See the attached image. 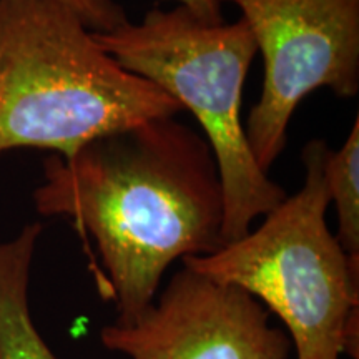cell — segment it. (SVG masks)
Instances as JSON below:
<instances>
[{
  "label": "cell",
  "instance_id": "cell-1",
  "mask_svg": "<svg viewBox=\"0 0 359 359\" xmlns=\"http://www.w3.org/2000/svg\"><path fill=\"white\" fill-rule=\"evenodd\" d=\"M43 217H65L97 246L98 286L130 325L155 302L178 259L222 248L223 188L203 135L175 116L95 138L43 161L34 193Z\"/></svg>",
  "mask_w": 359,
  "mask_h": 359
},
{
  "label": "cell",
  "instance_id": "cell-2",
  "mask_svg": "<svg viewBox=\"0 0 359 359\" xmlns=\"http://www.w3.org/2000/svg\"><path fill=\"white\" fill-rule=\"evenodd\" d=\"M182 105L125 70L60 0H0V151L42 148L70 158L103 135Z\"/></svg>",
  "mask_w": 359,
  "mask_h": 359
},
{
  "label": "cell",
  "instance_id": "cell-3",
  "mask_svg": "<svg viewBox=\"0 0 359 359\" xmlns=\"http://www.w3.org/2000/svg\"><path fill=\"white\" fill-rule=\"evenodd\" d=\"M330 147L311 140L302 190L263 217L257 230L183 266L241 288L276 314L296 359H358L359 258L349 257L326 223Z\"/></svg>",
  "mask_w": 359,
  "mask_h": 359
},
{
  "label": "cell",
  "instance_id": "cell-4",
  "mask_svg": "<svg viewBox=\"0 0 359 359\" xmlns=\"http://www.w3.org/2000/svg\"><path fill=\"white\" fill-rule=\"evenodd\" d=\"M93 35L125 70L158 85L196 118L222 180L224 245L286 198L255 161L241 122L245 82L258 53L243 19L208 24L185 7H154L138 24Z\"/></svg>",
  "mask_w": 359,
  "mask_h": 359
},
{
  "label": "cell",
  "instance_id": "cell-5",
  "mask_svg": "<svg viewBox=\"0 0 359 359\" xmlns=\"http://www.w3.org/2000/svg\"><path fill=\"white\" fill-rule=\"evenodd\" d=\"M240 8L262 53V95L245 123L264 173L285 150L288 127L304 97L330 88L359 90V0H219Z\"/></svg>",
  "mask_w": 359,
  "mask_h": 359
},
{
  "label": "cell",
  "instance_id": "cell-6",
  "mask_svg": "<svg viewBox=\"0 0 359 359\" xmlns=\"http://www.w3.org/2000/svg\"><path fill=\"white\" fill-rule=\"evenodd\" d=\"M100 341L130 359H288L291 351L258 299L187 266L133 323L103 327Z\"/></svg>",
  "mask_w": 359,
  "mask_h": 359
},
{
  "label": "cell",
  "instance_id": "cell-7",
  "mask_svg": "<svg viewBox=\"0 0 359 359\" xmlns=\"http://www.w3.org/2000/svg\"><path fill=\"white\" fill-rule=\"evenodd\" d=\"M42 224L30 223L0 243V359H58L40 336L29 306L30 268Z\"/></svg>",
  "mask_w": 359,
  "mask_h": 359
},
{
  "label": "cell",
  "instance_id": "cell-8",
  "mask_svg": "<svg viewBox=\"0 0 359 359\" xmlns=\"http://www.w3.org/2000/svg\"><path fill=\"white\" fill-rule=\"evenodd\" d=\"M330 201L338 217L336 240L349 257L359 258V116H354L346 142L339 150L330 148L325 160Z\"/></svg>",
  "mask_w": 359,
  "mask_h": 359
},
{
  "label": "cell",
  "instance_id": "cell-9",
  "mask_svg": "<svg viewBox=\"0 0 359 359\" xmlns=\"http://www.w3.org/2000/svg\"><path fill=\"white\" fill-rule=\"evenodd\" d=\"M77 12L92 32H111L128 22L125 8L115 0H60Z\"/></svg>",
  "mask_w": 359,
  "mask_h": 359
},
{
  "label": "cell",
  "instance_id": "cell-10",
  "mask_svg": "<svg viewBox=\"0 0 359 359\" xmlns=\"http://www.w3.org/2000/svg\"><path fill=\"white\" fill-rule=\"evenodd\" d=\"M177 6L185 7L193 15L208 24H219L224 22L223 4L219 0H173Z\"/></svg>",
  "mask_w": 359,
  "mask_h": 359
}]
</instances>
